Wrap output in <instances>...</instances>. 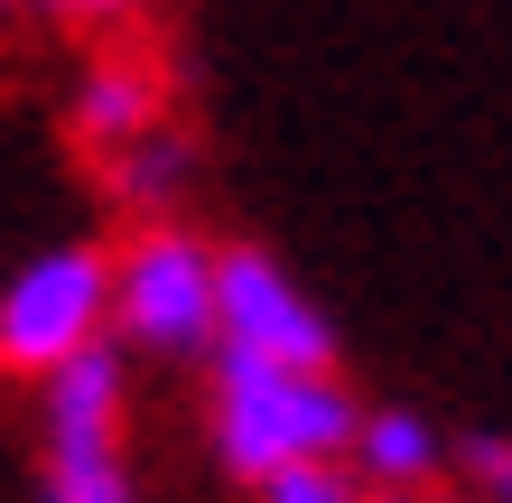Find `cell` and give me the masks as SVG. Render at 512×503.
Returning <instances> with one entry per match:
<instances>
[{
  "label": "cell",
  "mask_w": 512,
  "mask_h": 503,
  "mask_svg": "<svg viewBox=\"0 0 512 503\" xmlns=\"http://www.w3.org/2000/svg\"><path fill=\"white\" fill-rule=\"evenodd\" d=\"M122 354L84 345L75 364L47 373V503H140L131 457H122Z\"/></svg>",
  "instance_id": "obj_4"
},
{
  "label": "cell",
  "mask_w": 512,
  "mask_h": 503,
  "mask_svg": "<svg viewBox=\"0 0 512 503\" xmlns=\"http://www.w3.org/2000/svg\"><path fill=\"white\" fill-rule=\"evenodd\" d=\"M205 420H215L224 476L261 485V476H280V466L345 457L364 401H354L336 373H298V364H261V354L215 345V392H205Z\"/></svg>",
  "instance_id": "obj_1"
},
{
  "label": "cell",
  "mask_w": 512,
  "mask_h": 503,
  "mask_svg": "<svg viewBox=\"0 0 512 503\" xmlns=\"http://www.w3.org/2000/svg\"><path fill=\"white\" fill-rule=\"evenodd\" d=\"M354 476H364V494H429L447 466H457V438H447L429 410L410 401H373L364 420H354Z\"/></svg>",
  "instance_id": "obj_6"
},
{
  "label": "cell",
  "mask_w": 512,
  "mask_h": 503,
  "mask_svg": "<svg viewBox=\"0 0 512 503\" xmlns=\"http://www.w3.org/2000/svg\"><path fill=\"white\" fill-rule=\"evenodd\" d=\"M103 168H112V196H122V205H140L149 224H168L177 187H187V150H177L168 131H149V140H131V150H112Z\"/></svg>",
  "instance_id": "obj_8"
},
{
  "label": "cell",
  "mask_w": 512,
  "mask_h": 503,
  "mask_svg": "<svg viewBox=\"0 0 512 503\" xmlns=\"http://www.w3.org/2000/svg\"><path fill=\"white\" fill-rule=\"evenodd\" d=\"M112 327L149 354H215V243L187 224H140L112 252Z\"/></svg>",
  "instance_id": "obj_3"
},
{
  "label": "cell",
  "mask_w": 512,
  "mask_h": 503,
  "mask_svg": "<svg viewBox=\"0 0 512 503\" xmlns=\"http://www.w3.org/2000/svg\"><path fill=\"white\" fill-rule=\"evenodd\" d=\"M47 19H66V28H103V19H122L131 0H38Z\"/></svg>",
  "instance_id": "obj_11"
},
{
  "label": "cell",
  "mask_w": 512,
  "mask_h": 503,
  "mask_svg": "<svg viewBox=\"0 0 512 503\" xmlns=\"http://www.w3.org/2000/svg\"><path fill=\"white\" fill-rule=\"evenodd\" d=\"M373 503H475V494H438L429 485V494H373Z\"/></svg>",
  "instance_id": "obj_12"
},
{
  "label": "cell",
  "mask_w": 512,
  "mask_h": 503,
  "mask_svg": "<svg viewBox=\"0 0 512 503\" xmlns=\"http://www.w3.org/2000/svg\"><path fill=\"white\" fill-rule=\"evenodd\" d=\"M457 476H466L475 503H512V438H494V429L457 438Z\"/></svg>",
  "instance_id": "obj_10"
},
{
  "label": "cell",
  "mask_w": 512,
  "mask_h": 503,
  "mask_svg": "<svg viewBox=\"0 0 512 503\" xmlns=\"http://www.w3.org/2000/svg\"><path fill=\"white\" fill-rule=\"evenodd\" d=\"M252 503H373L364 476H354L345 457H317V466H280V476H261Z\"/></svg>",
  "instance_id": "obj_9"
},
{
  "label": "cell",
  "mask_w": 512,
  "mask_h": 503,
  "mask_svg": "<svg viewBox=\"0 0 512 503\" xmlns=\"http://www.w3.org/2000/svg\"><path fill=\"white\" fill-rule=\"evenodd\" d=\"M168 131V75L149 66V56H103V66H84L75 84V140L84 150H131V140Z\"/></svg>",
  "instance_id": "obj_7"
},
{
  "label": "cell",
  "mask_w": 512,
  "mask_h": 503,
  "mask_svg": "<svg viewBox=\"0 0 512 503\" xmlns=\"http://www.w3.org/2000/svg\"><path fill=\"white\" fill-rule=\"evenodd\" d=\"M215 345L261 354V364L336 373V327L261 243H215Z\"/></svg>",
  "instance_id": "obj_5"
},
{
  "label": "cell",
  "mask_w": 512,
  "mask_h": 503,
  "mask_svg": "<svg viewBox=\"0 0 512 503\" xmlns=\"http://www.w3.org/2000/svg\"><path fill=\"white\" fill-rule=\"evenodd\" d=\"M112 327V252L103 243H56L0 289V373L47 382Z\"/></svg>",
  "instance_id": "obj_2"
}]
</instances>
